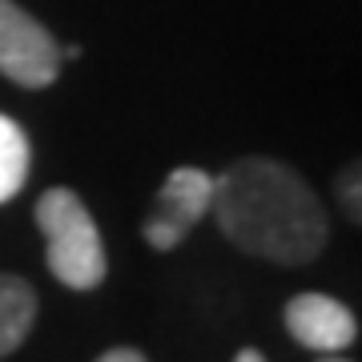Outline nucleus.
I'll return each instance as SVG.
<instances>
[{
    "instance_id": "423d86ee",
    "label": "nucleus",
    "mask_w": 362,
    "mask_h": 362,
    "mask_svg": "<svg viewBox=\"0 0 362 362\" xmlns=\"http://www.w3.org/2000/svg\"><path fill=\"white\" fill-rule=\"evenodd\" d=\"M37 318V294L25 278L0 274V358L13 354Z\"/></svg>"
},
{
    "instance_id": "9b49d317",
    "label": "nucleus",
    "mask_w": 362,
    "mask_h": 362,
    "mask_svg": "<svg viewBox=\"0 0 362 362\" xmlns=\"http://www.w3.org/2000/svg\"><path fill=\"white\" fill-rule=\"evenodd\" d=\"M326 362H342V358H326Z\"/></svg>"
},
{
    "instance_id": "39448f33",
    "label": "nucleus",
    "mask_w": 362,
    "mask_h": 362,
    "mask_svg": "<svg viewBox=\"0 0 362 362\" xmlns=\"http://www.w3.org/2000/svg\"><path fill=\"white\" fill-rule=\"evenodd\" d=\"M286 330L306 350H326V354L346 350L358 338L354 314L330 294H298L286 306Z\"/></svg>"
},
{
    "instance_id": "6e6552de",
    "label": "nucleus",
    "mask_w": 362,
    "mask_h": 362,
    "mask_svg": "<svg viewBox=\"0 0 362 362\" xmlns=\"http://www.w3.org/2000/svg\"><path fill=\"white\" fill-rule=\"evenodd\" d=\"M338 189H342V206H350V218L358 221L362 209H358V169H354V165L346 169V177L338 181Z\"/></svg>"
},
{
    "instance_id": "9d476101",
    "label": "nucleus",
    "mask_w": 362,
    "mask_h": 362,
    "mask_svg": "<svg viewBox=\"0 0 362 362\" xmlns=\"http://www.w3.org/2000/svg\"><path fill=\"white\" fill-rule=\"evenodd\" d=\"M233 362H266V358H262L258 350H242V354H238Z\"/></svg>"
},
{
    "instance_id": "0eeeda50",
    "label": "nucleus",
    "mask_w": 362,
    "mask_h": 362,
    "mask_svg": "<svg viewBox=\"0 0 362 362\" xmlns=\"http://www.w3.org/2000/svg\"><path fill=\"white\" fill-rule=\"evenodd\" d=\"M28 137L13 117L0 113V206L13 202L28 181Z\"/></svg>"
},
{
    "instance_id": "7ed1b4c3",
    "label": "nucleus",
    "mask_w": 362,
    "mask_h": 362,
    "mask_svg": "<svg viewBox=\"0 0 362 362\" xmlns=\"http://www.w3.org/2000/svg\"><path fill=\"white\" fill-rule=\"evenodd\" d=\"M57 69L61 52L45 25L33 21L21 4L0 0V73L25 89H45L57 81Z\"/></svg>"
},
{
    "instance_id": "1a4fd4ad",
    "label": "nucleus",
    "mask_w": 362,
    "mask_h": 362,
    "mask_svg": "<svg viewBox=\"0 0 362 362\" xmlns=\"http://www.w3.org/2000/svg\"><path fill=\"white\" fill-rule=\"evenodd\" d=\"M97 362H145V354H137V350L121 346V350H109V354H101Z\"/></svg>"
},
{
    "instance_id": "f03ea898",
    "label": "nucleus",
    "mask_w": 362,
    "mask_h": 362,
    "mask_svg": "<svg viewBox=\"0 0 362 362\" xmlns=\"http://www.w3.org/2000/svg\"><path fill=\"white\" fill-rule=\"evenodd\" d=\"M37 226L45 233V258L49 270L69 286V290H93L101 286L109 258H105L97 221L85 209L73 189H49L37 202Z\"/></svg>"
},
{
    "instance_id": "20e7f679",
    "label": "nucleus",
    "mask_w": 362,
    "mask_h": 362,
    "mask_svg": "<svg viewBox=\"0 0 362 362\" xmlns=\"http://www.w3.org/2000/svg\"><path fill=\"white\" fill-rule=\"evenodd\" d=\"M209 202H214V177L197 165H177L153 197V209L141 230L145 242L153 250H173L209 214Z\"/></svg>"
},
{
    "instance_id": "f257e3e1",
    "label": "nucleus",
    "mask_w": 362,
    "mask_h": 362,
    "mask_svg": "<svg viewBox=\"0 0 362 362\" xmlns=\"http://www.w3.org/2000/svg\"><path fill=\"white\" fill-rule=\"evenodd\" d=\"M218 226L238 250L278 266L314 262L326 246V214L306 181L270 157H242L214 181Z\"/></svg>"
}]
</instances>
